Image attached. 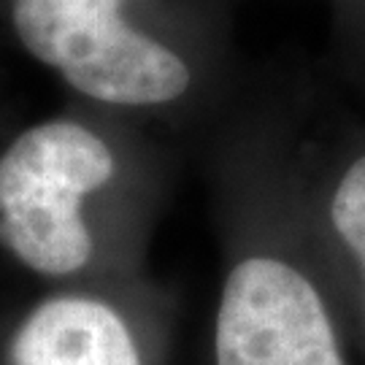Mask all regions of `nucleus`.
<instances>
[{"label": "nucleus", "mask_w": 365, "mask_h": 365, "mask_svg": "<svg viewBox=\"0 0 365 365\" xmlns=\"http://www.w3.org/2000/svg\"><path fill=\"white\" fill-rule=\"evenodd\" d=\"M354 36H357V38H360V43H363V49H357V52L363 54V52H365V27H363V30H357Z\"/></svg>", "instance_id": "obj_6"}, {"label": "nucleus", "mask_w": 365, "mask_h": 365, "mask_svg": "<svg viewBox=\"0 0 365 365\" xmlns=\"http://www.w3.org/2000/svg\"><path fill=\"white\" fill-rule=\"evenodd\" d=\"M14 365H144L130 327L92 298H54L27 317L11 344Z\"/></svg>", "instance_id": "obj_4"}, {"label": "nucleus", "mask_w": 365, "mask_h": 365, "mask_svg": "<svg viewBox=\"0 0 365 365\" xmlns=\"http://www.w3.org/2000/svg\"><path fill=\"white\" fill-rule=\"evenodd\" d=\"M322 238L333 244L352 314L365 346V149L339 163L322 192Z\"/></svg>", "instance_id": "obj_5"}, {"label": "nucleus", "mask_w": 365, "mask_h": 365, "mask_svg": "<svg viewBox=\"0 0 365 365\" xmlns=\"http://www.w3.org/2000/svg\"><path fill=\"white\" fill-rule=\"evenodd\" d=\"M111 173V149L76 122L22 133L0 160V244L38 274L78 271L92 255L81 197Z\"/></svg>", "instance_id": "obj_2"}, {"label": "nucleus", "mask_w": 365, "mask_h": 365, "mask_svg": "<svg viewBox=\"0 0 365 365\" xmlns=\"http://www.w3.org/2000/svg\"><path fill=\"white\" fill-rule=\"evenodd\" d=\"M295 247L255 252L225 276L214 365H352L333 279Z\"/></svg>", "instance_id": "obj_1"}, {"label": "nucleus", "mask_w": 365, "mask_h": 365, "mask_svg": "<svg viewBox=\"0 0 365 365\" xmlns=\"http://www.w3.org/2000/svg\"><path fill=\"white\" fill-rule=\"evenodd\" d=\"M122 0H16L14 30L27 52L71 87L114 106H163L190 90L179 54L119 14Z\"/></svg>", "instance_id": "obj_3"}]
</instances>
